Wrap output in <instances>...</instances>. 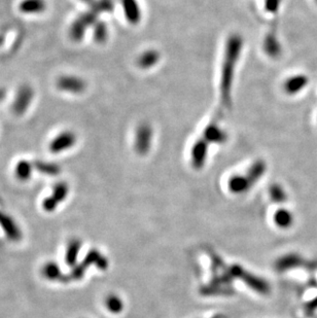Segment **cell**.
<instances>
[{"instance_id": "1", "label": "cell", "mask_w": 317, "mask_h": 318, "mask_svg": "<svg viewBox=\"0 0 317 318\" xmlns=\"http://www.w3.org/2000/svg\"><path fill=\"white\" fill-rule=\"evenodd\" d=\"M243 48V38L240 34H231L225 42L223 58L221 68L220 96L223 107H230L232 100V87L235 78L237 63L239 61Z\"/></svg>"}, {"instance_id": "2", "label": "cell", "mask_w": 317, "mask_h": 318, "mask_svg": "<svg viewBox=\"0 0 317 318\" xmlns=\"http://www.w3.org/2000/svg\"><path fill=\"white\" fill-rule=\"evenodd\" d=\"M154 129L147 122L140 123L135 131L134 137V149L140 156H145L149 153L153 145Z\"/></svg>"}, {"instance_id": "3", "label": "cell", "mask_w": 317, "mask_h": 318, "mask_svg": "<svg viewBox=\"0 0 317 318\" xmlns=\"http://www.w3.org/2000/svg\"><path fill=\"white\" fill-rule=\"evenodd\" d=\"M56 87L59 91L66 94L81 95L86 92L87 83L81 76L73 74H63L57 79Z\"/></svg>"}, {"instance_id": "4", "label": "cell", "mask_w": 317, "mask_h": 318, "mask_svg": "<svg viewBox=\"0 0 317 318\" xmlns=\"http://www.w3.org/2000/svg\"><path fill=\"white\" fill-rule=\"evenodd\" d=\"M77 142V136L71 130H64L49 142V150L52 153H61L71 149Z\"/></svg>"}, {"instance_id": "5", "label": "cell", "mask_w": 317, "mask_h": 318, "mask_svg": "<svg viewBox=\"0 0 317 318\" xmlns=\"http://www.w3.org/2000/svg\"><path fill=\"white\" fill-rule=\"evenodd\" d=\"M202 137L205 139L208 144L213 145H222L228 140V133L221 127L220 118L215 117L207 124L204 128Z\"/></svg>"}, {"instance_id": "6", "label": "cell", "mask_w": 317, "mask_h": 318, "mask_svg": "<svg viewBox=\"0 0 317 318\" xmlns=\"http://www.w3.org/2000/svg\"><path fill=\"white\" fill-rule=\"evenodd\" d=\"M33 97L34 92L32 87L28 85L22 86L15 96V99L13 102V112L17 116L24 115L30 107Z\"/></svg>"}, {"instance_id": "7", "label": "cell", "mask_w": 317, "mask_h": 318, "mask_svg": "<svg viewBox=\"0 0 317 318\" xmlns=\"http://www.w3.org/2000/svg\"><path fill=\"white\" fill-rule=\"evenodd\" d=\"M208 145L209 144L203 137L194 142L190 148V164L194 169L200 170L205 166L208 155Z\"/></svg>"}, {"instance_id": "8", "label": "cell", "mask_w": 317, "mask_h": 318, "mask_svg": "<svg viewBox=\"0 0 317 318\" xmlns=\"http://www.w3.org/2000/svg\"><path fill=\"white\" fill-rule=\"evenodd\" d=\"M69 192L68 185L66 182H59L54 186L53 194L48 197L47 199L43 201V208L47 211H52L58 205V203L65 200V198Z\"/></svg>"}, {"instance_id": "9", "label": "cell", "mask_w": 317, "mask_h": 318, "mask_svg": "<svg viewBox=\"0 0 317 318\" xmlns=\"http://www.w3.org/2000/svg\"><path fill=\"white\" fill-rule=\"evenodd\" d=\"M309 84V79L305 74H297L288 78L283 84V90L288 95H296L303 91Z\"/></svg>"}, {"instance_id": "10", "label": "cell", "mask_w": 317, "mask_h": 318, "mask_svg": "<svg viewBox=\"0 0 317 318\" xmlns=\"http://www.w3.org/2000/svg\"><path fill=\"white\" fill-rule=\"evenodd\" d=\"M125 18L131 25H137L141 21V9L137 0H121Z\"/></svg>"}, {"instance_id": "11", "label": "cell", "mask_w": 317, "mask_h": 318, "mask_svg": "<svg viewBox=\"0 0 317 318\" xmlns=\"http://www.w3.org/2000/svg\"><path fill=\"white\" fill-rule=\"evenodd\" d=\"M263 48L265 53L268 55L270 58L276 59L281 56L282 49L281 45L279 42V39L277 37L276 31H270L266 34L264 43H263Z\"/></svg>"}, {"instance_id": "12", "label": "cell", "mask_w": 317, "mask_h": 318, "mask_svg": "<svg viewBox=\"0 0 317 318\" xmlns=\"http://www.w3.org/2000/svg\"><path fill=\"white\" fill-rule=\"evenodd\" d=\"M160 59H161L160 52L155 49H150L142 52L139 55L136 63H137L139 68L146 70V69L153 68L155 65H157L158 62L160 61Z\"/></svg>"}, {"instance_id": "13", "label": "cell", "mask_w": 317, "mask_h": 318, "mask_svg": "<svg viewBox=\"0 0 317 318\" xmlns=\"http://www.w3.org/2000/svg\"><path fill=\"white\" fill-rule=\"evenodd\" d=\"M47 9V2L44 0H22L19 4V10L23 15H40Z\"/></svg>"}, {"instance_id": "14", "label": "cell", "mask_w": 317, "mask_h": 318, "mask_svg": "<svg viewBox=\"0 0 317 318\" xmlns=\"http://www.w3.org/2000/svg\"><path fill=\"white\" fill-rule=\"evenodd\" d=\"M228 186L230 192L234 194H243L247 192L249 189H252V183L249 182L246 175L236 174L230 177L228 181Z\"/></svg>"}, {"instance_id": "15", "label": "cell", "mask_w": 317, "mask_h": 318, "mask_svg": "<svg viewBox=\"0 0 317 318\" xmlns=\"http://www.w3.org/2000/svg\"><path fill=\"white\" fill-rule=\"evenodd\" d=\"M266 170H267L266 162L262 159H257L252 164L251 167L248 168L246 172V177L248 178L249 182L252 183V185H254L263 177Z\"/></svg>"}, {"instance_id": "16", "label": "cell", "mask_w": 317, "mask_h": 318, "mask_svg": "<svg viewBox=\"0 0 317 318\" xmlns=\"http://www.w3.org/2000/svg\"><path fill=\"white\" fill-rule=\"evenodd\" d=\"M0 226L2 227L5 234L9 237V239L15 241L21 239L20 230L14 222V219L10 216L0 212Z\"/></svg>"}, {"instance_id": "17", "label": "cell", "mask_w": 317, "mask_h": 318, "mask_svg": "<svg viewBox=\"0 0 317 318\" xmlns=\"http://www.w3.org/2000/svg\"><path fill=\"white\" fill-rule=\"evenodd\" d=\"M33 172L32 163L28 160H20L15 167V175L16 177L21 181H27L31 178Z\"/></svg>"}, {"instance_id": "18", "label": "cell", "mask_w": 317, "mask_h": 318, "mask_svg": "<svg viewBox=\"0 0 317 318\" xmlns=\"http://www.w3.org/2000/svg\"><path fill=\"white\" fill-rule=\"evenodd\" d=\"M274 223L282 229L289 228L293 224V215L285 208H280L274 214Z\"/></svg>"}, {"instance_id": "19", "label": "cell", "mask_w": 317, "mask_h": 318, "mask_svg": "<svg viewBox=\"0 0 317 318\" xmlns=\"http://www.w3.org/2000/svg\"><path fill=\"white\" fill-rule=\"evenodd\" d=\"M87 29H88V26L81 20V18L76 19L71 24V27L69 29L70 38L73 41H81L85 36Z\"/></svg>"}, {"instance_id": "20", "label": "cell", "mask_w": 317, "mask_h": 318, "mask_svg": "<svg viewBox=\"0 0 317 318\" xmlns=\"http://www.w3.org/2000/svg\"><path fill=\"white\" fill-rule=\"evenodd\" d=\"M82 243L79 240H71L70 243L67 246L66 250V262L68 266H73L76 261V258L78 256V252L81 250Z\"/></svg>"}, {"instance_id": "21", "label": "cell", "mask_w": 317, "mask_h": 318, "mask_svg": "<svg viewBox=\"0 0 317 318\" xmlns=\"http://www.w3.org/2000/svg\"><path fill=\"white\" fill-rule=\"evenodd\" d=\"M301 261H302V259L298 255H294V254L288 255V256H285V257H282L278 260L277 268L280 271H285V270H287V269H290V268L292 269L294 267L300 266Z\"/></svg>"}, {"instance_id": "22", "label": "cell", "mask_w": 317, "mask_h": 318, "mask_svg": "<svg viewBox=\"0 0 317 318\" xmlns=\"http://www.w3.org/2000/svg\"><path fill=\"white\" fill-rule=\"evenodd\" d=\"M94 32H93V38L97 43H104L106 42L108 38V29L104 22L97 21L95 25L93 26Z\"/></svg>"}, {"instance_id": "23", "label": "cell", "mask_w": 317, "mask_h": 318, "mask_svg": "<svg viewBox=\"0 0 317 318\" xmlns=\"http://www.w3.org/2000/svg\"><path fill=\"white\" fill-rule=\"evenodd\" d=\"M269 195L272 201H274L276 203H283L287 200V195L285 190L278 183H273L270 186Z\"/></svg>"}, {"instance_id": "24", "label": "cell", "mask_w": 317, "mask_h": 318, "mask_svg": "<svg viewBox=\"0 0 317 318\" xmlns=\"http://www.w3.org/2000/svg\"><path fill=\"white\" fill-rule=\"evenodd\" d=\"M105 306L108 311H110L113 314L121 313L124 309V303L117 294H109L105 300Z\"/></svg>"}, {"instance_id": "25", "label": "cell", "mask_w": 317, "mask_h": 318, "mask_svg": "<svg viewBox=\"0 0 317 318\" xmlns=\"http://www.w3.org/2000/svg\"><path fill=\"white\" fill-rule=\"evenodd\" d=\"M42 274L45 278L50 280H57L62 276L59 267L55 262H49L42 269Z\"/></svg>"}, {"instance_id": "26", "label": "cell", "mask_w": 317, "mask_h": 318, "mask_svg": "<svg viewBox=\"0 0 317 318\" xmlns=\"http://www.w3.org/2000/svg\"><path fill=\"white\" fill-rule=\"evenodd\" d=\"M92 8L97 13H109L113 9V3L111 0H99Z\"/></svg>"}, {"instance_id": "27", "label": "cell", "mask_w": 317, "mask_h": 318, "mask_svg": "<svg viewBox=\"0 0 317 318\" xmlns=\"http://www.w3.org/2000/svg\"><path fill=\"white\" fill-rule=\"evenodd\" d=\"M41 173L50 174V175H56L59 173V167L56 165V164L51 163H38L35 166Z\"/></svg>"}, {"instance_id": "28", "label": "cell", "mask_w": 317, "mask_h": 318, "mask_svg": "<svg viewBox=\"0 0 317 318\" xmlns=\"http://www.w3.org/2000/svg\"><path fill=\"white\" fill-rule=\"evenodd\" d=\"M281 0H265V9L269 14L276 15L279 10Z\"/></svg>"}, {"instance_id": "29", "label": "cell", "mask_w": 317, "mask_h": 318, "mask_svg": "<svg viewBox=\"0 0 317 318\" xmlns=\"http://www.w3.org/2000/svg\"><path fill=\"white\" fill-rule=\"evenodd\" d=\"M310 309H316L317 308V298H315L310 304H309Z\"/></svg>"}, {"instance_id": "30", "label": "cell", "mask_w": 317, "mask_h": 318, "mask_svg": "<svg viewBox=\"0 0 317 318\" xmlns=\"http://www.w3.org/2000/svg\"><path fill=\"white\" fill-rule=\"evenodd\" d=\"M82 1L85 3H93L94 0H82Z\"/></svg>"}, {"instance_id": "31", "label": "cell", "mask_w": 317, "mask_h": 318, "mask_svg": "<svg viewBox=\"0 0 317 318\" xmlns=\"http://www.w3.org/2000/svg\"><path fill=\"white\" fill-rule=\"evenodd\" d=\"M3 96H4V93H3V91H2L1 89H0V100H1V99H2Z\"/></svg>"}, {"instance_id": "32", "label": "cell", "mask_w": 317, "mask_h": 318, "mask_svg": "<svg viewBox=\"0 0 317 318\" xmlns=\"http://www.w3.org/2000/svg\"><path fill=\"white\" fill-rule=\"evenodd\" d=\"M315 1H316V3H317V0H315Z\"/></svg>"}]
</instances>
